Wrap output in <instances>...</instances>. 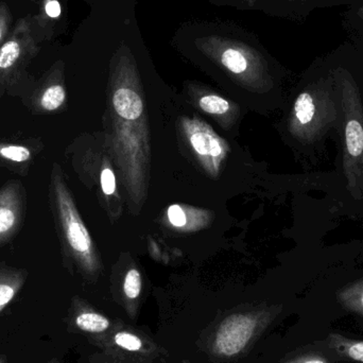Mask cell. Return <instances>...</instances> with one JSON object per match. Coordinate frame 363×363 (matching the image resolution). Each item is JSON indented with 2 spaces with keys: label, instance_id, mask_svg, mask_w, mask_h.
Instances as JSON below:
<instances>
[{
  "label": "cell",
  "instance_id": "ffe728a7",
  "mask_svg": "<svg viewBox=\"0 0 363 363\" xmlns=\"http://www.w3.org/2000/svg\"><path fill=\"white\" fill-rule=\"evenodd\" d=\"M101 186L104 194H108V196L114 194L115 188H116V182H115L114 174L108 168L102 170Z\"/></svg>",
  "mask_w": 363,
  "mask_h": 363
},
{
  "label": "cell",
  "instance_id": "30bf717a",
  "mask_svg": "<svg viewBox=\"0 0 363 363\" xmlns=\"http://www.w3.org/2000/svg\"><path fill=\"white\" fill-rule=\"evenodd\" d=\"M74 325L82 332L98 334L108 330L110 321L99 313L83 311L74 318Z\"/></svg>",
  "mask_w": 363,
  "mask_h": 363
},
{
  "label": "cell",
  "instance_id": "44dd1931",
  "mask_svg": "<svg viewBox=\"0 0 363 363\" xmlns=\"http://www.w3.org/2000/svg\"><path fill=\"white\" fill-rule=\"evenodd\" d=\"M168 218H169L170 222L174 226H178V228L185 225L186 221H187L185 213H184L183 209L179 205H172V206L169 207V209H168Z\"/></svg>",
  "mask_w": 363,
  "mask_h": 363
},
{
  "label": "cell",
  "instance_id": "8992f818",
  "mask_svg": "<svg viewBox=\"0 0 363 363\" xmlns=\"http://www.w3.org/2000/svg\"><path fill=\"white\" fill-rule=\"evenodd\" d=\"M113 104L119 116L127 121H135L143 114L144 106L140 95L133 89L123 87L115 91Z\"/></svg>",
  "mask_w": 363,
  "mask_h": 363
},
{
  "label": "cell",
  "instance_id": "7402d4cb",
  "mask_svg": "<svg viewBox=\"0 0 363 363\" xmlns=\"http://www.w3.org/2000/svg\"><path fill=\"white\" fill-rule=\"evenodd\" d=\"M43 10L49 18H59L62 9L59 0H43Z\"/></svg>",
  "mask_w": 363,
  "mask_h": 363
},
{
  "label": "cell",
  "instance_id": "5bb4252c",
  "mask_svg": "<svg viewBox=\"0 0 363 363\" xmlns=\"http://www.w3.org/2000/svg\"><path fill=\"white\" fill-rule=\"evenodd\" d=\"M21 285L18 279H0V311L10 304Z\"/></svg>",
  "mask_w": 363,
  "mask_h": 363
},
{
  "label": "cell",
  "instance_id": "6da1fadb",
  "mask_svg": "<svg viewBox=\"0 0 363 363\" xmlns=\"http://www.w3.org/2000/svg\"><path fill=\"white\" fill-rule=\"evenodd\" d=\"M345 113V159L343 167L349 182L350 190L354 191L363 184V108L355 91H343Z\"/></svg>",
  "mask_w": 363,
  "mask_h": 363
},
{
  "label": "cell",
  "instance_id": "ac0fdd59",
  "mask_svg": "<svg viewBox=\"0 0 363 363\" xmlns=\"http://www.w3.org/2000/svg\"><path fill=\"white\" fill-rule=\"evenodd\" d=\"M117 345L130 352H138L142 349L143 343L138 337L128 333H119L115 336Z\"/></svg>",
  "mask_w": 363,
  "mask_h": 363
},
{
  "label": "cell",
  "instance_id": "5b68a950",
  "mask_svg": "<svg viewBox=\"0 0 363 363\" xmlns=\"http://www.w3.org/2000/svg\"><path fill=\"white\" fill-rule=\"evenodd\" d=\"M57 203L68 242L79 255L91 256V239L79 217L69 194L61 183H57Z\"/></svg>",
  "mask_w": 363,
  "mask_h": 363
},
{
  "label": "cell",
  "instance_id": "7c38bea8",
  "mask_svg": "<svg viewBox=\"0 0 363 363\" xmlns=\"http://www.w3.org/2000/svg\"><path fill=\"white\" fill-rule=\"evenodd\" d=\"M65 98L66 93L63 86L59 84L51 85L43 94L40 104L45 110L55 111L64 104Z\"/></svg>",
  "mask_w": 363,
  "mask_h": 363
},
{
  "label": "cell",
  "instance_id": "7a4b0ae2",
  "mask_svg": "<svg viewBox=\"0 0 363 363\" xmlns=\"http://www.w3.org/2000/svg\"><path fill=\"white\" fill-rule=\"evenodd\" d=\"M337 114L332 100L317 98L309 91L300 94L294 102V119L307 140H319L337 121Z\"/></svg>",
  "mask_w": 363,
  "mask_h": 363
},
{
  "label": "cell",
  "instance_id": "603a6c76",
  "mask_svg": "<svg viewBox=\"0 0 363 363\" xmlns=\"http://www.w3.org/2000/svg\"><path fill=\"white\" fill-rule=\"evenodd\" d=\"M287 363H330V362L325 356L321 355V354L309 353Z\"/></svg>",
  "mask_w": 363,
  "mask_h": 363
},
{
  "label": "cell",
  "instance_id": "ba28073f",
  "mask_svg": "<svg viewBox=\"0 0 363 363\" xmlns=\"http://www.w3.org/2000/svg\"><path fill=\"white\" fill-rule=\"evenodd\" d=\"M336 296L343 309L363 318V279L341 288Z\"/></svg>",
  "mask_w": 363,
  "mask_h": 363
},
{
  "label": "cell",
  "instance_id": "2e32d148",
  "mask_svg": "<svg viewBox=\"0 0 363 363\" xmlns=\"http://www.w3.org/2000/svg\"><path fill=\"white\" fill-rule=\"evenodd\" d=\"M0 155L4 159L10 160V161L21 163V162H26L30 159L31 152L26 147L8 146L0 149Z\"/></svg>",
  "mask_w": 363,
  "mask_h": 363
},
{
  "label": "cell",
  "instance_id": "9c48e42d",
  "mask_svg": "<svg viewBox=\"0 0 363 363\" xmlns=\"http://www.w3.org/2000/svg\"><path fill=\"white\" fill-rule=\"evenodd\" d=\"M190 143L194 150L200 155L213 157L221 155V145L211 133L203 131L196 132L190 136Z\"/></svg>",
  "mask_w": 363,
  "mask_h": 363
},
{
  "label": "cell",
  "instance_id": "52a82bcc",
  "mask_svg": "<svg viewBox=\"0 0 363 363\" xmlns=\"http://www.w3.org/2000/svg\"><path fill=\"white\" fill-rule=\"evenodd\" d=\"M326 342L340 357L363 363V341L347 338L339 333H332L328 335Z\"/></svg>",
  "mask_w": 363,
  "mask_h": 363
},
{
  "label": "cell",
  "instance_id": "e0dca14e",
  "mask_svg": "<svg viewBox=\"0 0 363 363\" xmlns=\"http://www.w3.org/2000/svg\"><path fill=\"white\" fill-rule=\"evenodd\" d=\"M12 23V14L10 8L4 2H0V47L4 44L10 35Z\"/></svg>",
  "mask_w": 363,
  "mask_h": 363
},
{
  "label": "cell",
  "instance_id": "3957f363",
  "mask_svg": "<svg viewBox=\"0 0 363 363\" xmlns=\"http://www.w3.org/2000/svg\"><path fill=\"white\" fill-rule=\"evenodd\" d=\"M38 51L31 23L25 17L18 19L8 40L0 47V78L35 57Z\"/></svg>",
  "mask_w": 363,
  "mask_h": 363
},
{
  "label": "cell",
  "instance_id": "cb8c5ba5",
  "mask_svg": "<svg viewBox=\"0 0 363 363\" xmlns=\"http://www.w3.org/2000/svg\"><path fill=\"white\" fill-rule=\"evenodd\" d=\"M0 363H8L6 362V358L4 356H0Z\"/></svg>",
  "mask_w": 363,
  "mask_h": 363
},
{
  "label": "cell",
  "instance_id": "d6986e66",
  "mask_svg": "<svg viewBox=\"0 0 363 363\" xmlns=\"http://www.w3.org/2000/svg\"><path fill=\"white\" fill-rule=\"evenodd\" d=\"M15 211L6 205H0V235L9 232L15 225Z\"/></svg>",
  "mask_w": 363,
  "mask_h": 363
},
{
  "label": "cell",
  "instance_id": "4fadbf2b",
  "mask_svg": "<svg viewBox=\"0 0 363 363\" xmlns=\"http://www.w3.org/2000/svg\"><path fill=\"white\" fill-rule=\"evenodd\" d=\"M199 106L204 112L217 115L224 114L230 108V104L225 99L216 95L204 96L201 98Z\"/></svg>",
  "mask_w": 363,
  "mask_h": 363
},
{
  "label": "cell",
  "instance_id": "277c9868",
  "mask_svg": "<svg viewBox=\"0 0 363 363\" xmlns=\"http://www.w3.org/2000/svg\"><path fill=\"white\" fill-rule=\"evenodd\" d=\"M256 321L247 315H236L228 318L220 326L215 340V351L230 357L240 353L255 332Z\"/></svg>",
  "mask_w": 363,
  "mask_h": 363
},
{
  "label": "cell",
  "instance_id": "9a60e30c",
  "mask_svg": "<svg viewBox=\"0 0 363 363\" xmlns=\"http://www.w3.org/2000/svg\"><path fill=\"white\" fill-rule=\"evenodd\" d=\"M123 290H125V296L129 298H136L140 296V290H142V279H140V273L135 269H132L128 272Z\"/></svg>",
  "mask_w": 363,
  "mask_h": 363
},
{
  "label": "cell",
  "instance_id": "8fae6325",
  "mask_svg": "<svg viewBox=\"0 0 363 363\" xmlns=\"http://www.w3.org/2000/svg\"><path fill=\"white\" fill-rule=\"evenodd\" d=\"M221 62L230 72L234 74H242L247 69V57L237 49H226L222 53Z\"/></svg>",
  "mask_w": 363,
  "mask_h": 363
}]
</instances>
